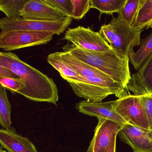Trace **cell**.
<instances>
[{
  "label": "cell",
  "mask_w": 152,
  "mask_h": 152,
  "mask_svg": "<svg viewBox=\"0 0 152 152\" xmlns=\"http://www.w3.org/2000/svg\"><path fill=\"white\" fill-rule=\"evenodd\" d=\"M72 20V18L69 17H65L63 19L54 21L28 20L21 17L17 18L4 17L0 20V28L2 31H30L51 33L59 35L66 30Z\"/></svg>",
  "instance_id": "5"
},
{
  "label": "cell",
  "mask_w": 152,
  "mask_h": 152,
  "mask_svg": "<svg viewBox=\"0 0 152 152\" xmlns=\"http://www.w3.org/2000/svg\"><path fill=\"white\" fill-rule=\"evenodd\" d=\"M95 133L86 152H106L122 127L118 124L99 118Z\"/></svg>",
  "instance_id": "9"
},
{
  "label": "cell",
  "mask_w": 152,
  "mask_h": 152,
  "mask_svg": "<svg viewBox=\"0 0 152 152\" xmlns=\"http://www.w3.org/2000/svg\"><path fill=\"white\" fill-rule=\"evenodd\" d=\"M0 84L12 92L18 93L25 88L24 83L20 78H13L0 76Z\"/></svg>",
  "instance_id": "24"
},
{
  "label": "cell",
  "mask_w": 152,
  "mask_h": 152,
  "mask_svg": "<svg viewBox=\"0 0 152 152\" xmlns=\"http://www.w3.org/2000/svg\"><path fill=\"white\" fill-rule=\"evenodd\" d=\"M0 76L10 78H19L15 74L9 69L0 66Z\"/></svg>",
  "instance_id": "27"
},
{
  "label": "cell",
  "mask_w": 152,
  "mask_h": 152,
  "mask_svg": "<svg viewBox=\"0 0 152 152\" xmlns=\"http://www.w3.org/2000/svg\"><path fill=\"white\" fill-rule=\"evenodd\" d=\"M141 2L142 0H126L121 10L118 13L117 18L132 26Z\"/></svg>",
  "instance_id": "22"
},
{
  "label": "cell",
  "mask_w": 152,
  "mask_h": 152,
  "mask_svg": "<svg viewBox=\"0 0 152 152\" xmlns=\"http://www.w3.org/2000/svg\"><path fill=\"white\" fill-rule=\"evenodd\" d=\"M149 134H150V137H151V138L152 139V132L150 131H149Z\"/></svg>",
  "instance_id": "31"
},
{
  "label": "cell",
  "mask_w": 152,
  "mask_h": 152,
  "mask_svg": "<svg viewBox=\"0 0 152 152\" xmlns=\"http://www.w3.org/2000/svg\"><path fill=\"white\" fill-rule=\"evenodd\" d=\"M149 96H151V97H152V94H151V95H149Z\"/></svg>",
  "instance_id": "32"
},
{
  "label": "cell",
  "mask_w": 152,
  "mask_h": 152,
  "mask_svg": "<svg viewBox=\"0 0 152 152\" xmlns=\"http://www.w3.org/2000/svg\"><path fill=\"white\" fill-rule=\"evenodd\" d=\"M66 81L78 96L92 102H101L109 95L120 98L127 95L125 88L111 78L81 75L79 81Z\"/></svg>",
  "instance_id": "4"
},
{
  "label": "cell",
  "mask_w": 152,
  "mask_h": 152,
  "mask_svg": "<svg viewBox=\"0 0 152 152\" xmlns=\"http://www.w3.org/2000/svg\"><path fill=\"white\" fill-rule=\"evenodd\" d=\"M116 137H114L106 152H115Z\"/></svg>",
  "instance_id": "28"
},
{
  "label": "cell",
  "mask_w": 152,
  "mask_h": 152,
  "mask_svg": "<svg viewBox=\"0 0 152 152\" xmlns=\"http://www.w3.org/2000/svg\"><path fill=\"white\" fill-rule=\"evenodd\" d=\"M91 66L100 70L115 82L126 86L131 79L129 66V58H121L113 49L104 52L87 50L68 44L62 48Z\"/></svg>",
  "instance_id": "2"
},
{
  "label": "cell",
  "mask_w": 152,
  "mask_h": 152,
  "mask_svg": "<svg viewBox=\"0 0 152 152\" xmlns=\"http://www.w3.org/2000/svg\"><path fill=\"white\" fill-rule=\"evenodd\" d=\"M115 110L127 122L149 130L147 118L139 96L128 95L116 100Z\"/></svg>",
  "instance_id": "7"
},
{
  "label": "cell",
  "mask_w": 152,
  "mask_h": 152,
  "mask_svg": "<svg viewBox=\"0 0 152 152\" xmlns=\"http://www.w3.org/2000/svg\"><path fill=\"white\" fill-rule=\"evenodd\" d=\"M126 88L135 96L152 94V54L139 70L132 75L131 79L126 86Z\"/></svg>",
  "instance_id": "13"
},
{
  "label": "cell",
  "mask_w": 152,
  "mask_h": 152,
  "mask_svg": "<svg viewBox=\"0 0 152 152\" xmlns=\"http://www.w3.org/2000/svg\"><path fill=\"white\" fill-rule=\"evenodd\" d=\"M0 152H7L6 150H4V149H3V148H1V149H0Z\"/></svg>",
  "instance_id": "30"
},
{
  "label": "cell",
  "mask_w": 152,
  "mask_h": 152,
  "mask_svg": "<svg viewBox=\"0 0 152 152\" xmlns=\"http://www.w3.org/2000/svg\"><path fill=\"white\" fill-rule=\"evenodd\" d=\"M49 64L60 74L66 80L79 81L81 75L75 71L60 56L59 52L50 54L48 57Z\"/></svg>",
  "instance_id": "16"
},
{
  "label": "cell",
  "mask_w": 152,
  "mask_h": 152,
  "mask_svg": "<svg viewBox=\"0 0 152 152\" xmlns=\"http://www.w3.org/2000/svg\"><path fill=\"white\" fill-rule=\"evenodd\" d=\"M73 19L80 20L91 9V0H72Z\"/></svg>",
  "instance_id": "23"
},
{
  "label": "cell",
  "mask_w": 152,
  "mask_h": 152,
  "mask_svg": "<svg viewBox=\"0 0 152 152\" xmlns=\"http://www.w3.org/2000/svg\"><path fill=\"white\" fill-rule=\"evenodd\" d=\"M143 31L113 17L109 23L101 26L98 32L121 58L125 59L134 52V47L140 45Z\"/></svg>",
  "instance_id": "3"
},
{
  "label": "cell",
  "mask_w": 152,
  "mask_h": 152,
  "mask_svg": "<svg viewBox=\"0 0 152 152\" xmlns=\"http://www.w3.org/2000/svg\"><path fill=\"white\" fill-rule=\"evenodd\" d=\"M0 66L9 69L23 80L25 88L18 93L32 101L57 105L58 90L53 79L10 52H0Z\"/></svg>",
  "instance_id": "1"
},
{
  "label": "cell",
  "mask_w": 152,
  "mask_h": 152,
  "mask_svg": "<svg viewBox=\"0 0 152 152\" xmlns=\"http://www.w3.org/2000/svg\"><path fill=\"white\" fill-rule=\"evenodd\" d=\"M48 3L63 14L64 17L72 18L73 4L72 0H46Z\"/></svg>",
  "instance_id": "25"
},
{
  "label": "cell",
  "mask_w": 152,
  "mask_h": 152,
  "mask_svg": "<svg viewBox=\"0 0 152 152\" xmlns=\"http://www.w3.org/2000/svg\"><path fill=\"white\" fill-rule=\"evenodd\" d=\"M21 17L28 20L54 21L65 17L46 0H29L22 10Z\"/></svg>",
  "instance_id": "12"
},
{
  "label": "cell",
  "mask_w": 152,
  "mask_h": 152,
  "mask_svg": "<svg viewBox=\"0 0 152 152\" xmlns=\"http://www.w3.org/2000/svg\"><path fill=\"white\" fill-rule=\"evenodd\" d=\"M152 23V0H142L132 26L144 30Z\"/></svg>",
  "instance_id": "18"
},
{
  "label": "cell",
  "mask_w": 152,
  "mask_h": 152,
  "mask_svg": "<svg viewBox=\"0 0 152 152\" xmlns=\"http://www.w3.org/2000/svg\"><path fill=\"white\" fill-rule=\"evenodd\" d=\"M152 54V31L140 41V47L129 57V61L136 70H139Z\"/></svg>",
  "instance_id": "17"
},
{
  "label": "cell",
  "mask_w": 152,
  "mask_h": 152,
  "mask_svg": "<svg viewBox=\"0 0 152 152\" xmlns=\"http://www.w3.org/2000/svg\"><path fill=\"white\" fill-rule=\"evenodd\" d=\"M11 105L8 98L6 88L0 86V124L3 129L9 130L12 128Z\"/></svg>",
  "instance_id": "19"
},
{
  "label": "cell",
  "mask_w": 152,
  "mask_h": 152,
  "mask_svg": "<svg viewBox=\"0 0 152 152\" xmlns=\"http://www.w3.org/2000/svg\"><path fill=\"white\" fill-rule=\"evenodd\" d=\"M118 135L122 141L131 147L133 152H152V139L149 130L126 123Z\"/></svg>",
  "instance_id": "11"
},
{
  "label": "cell",
  "mask_w": 152,
  "mask_h": 152,
  "mask_svg": "<svg viewBox=\"0 0 152 152\" xmlns=\"http://www.w3.org/2000/svg\"><path fill=\"white\" fill-rule=\"evenodd\" d=\"M148 28H152V23H151L147 27L146 29H148Z\"/></svg>",
  "instance_id": "29"
},
{
  "label": "cell",
  "mask_w": 152,
  "mask_h": 152,
  "mask_svg": "<svg viewBox=\"0 0 152 152\" xmlns=\"http://www.w3.org/2000/svg\"><path fill=\"white\" fill-rule=\"evenodd\" d=\"M115 103L116 100L106 102L83 100L76 103L75 108L83 114L113 121L122 127L127 122L115 112Z\"/></svg>",
  "instance_id": "10"
},
{
  "label": "cell",
  "mask_w": 152,
  "mask_h": 152,
  "mask_svg": "<svg viewBox=\"0 0 152 152\" xmlns=\"http://www.w3.org/2000/svg\"><path fill=\"white\" fill-rule=\"evenodd\" d=\"M29 0H0V10L9 18L21 17V13Z\"/></svg>",
  "instance_id": "21"
},
{
  "label": "cell",
  "mask_w": 152,
  "mask_h": 152,
  "mask_svg": "<svg viewBox=\"0 0 152 152\" xmlns=\"http://www.w3.org/2000/svg\"><path fill=\"white\" fill-rule=\"evenodd\" d=\"M62 58L75 71L85 77L109 78L100 70L90 65L68 52H59Z\"/></svg>",
  "instance_id": "15"
},
{
  "label": "cell",
  "mask_w": 152,
  "mask_h": 152,
  "mask_svg": "<svg viewBox=\"0 0 152 152\" xmlns=\"http://www.w3.org/2000/svg\"><path fill=\"white\" fill-rule=\"evenodd\" d=\"M64 39L76 47L91 51L104 52L113 49L99 33L94 31L89 27L79 26L69 28Z\"/></svg>",
  "instance_id": "8"
},
{
  "label": "cell",
  "mask_w": 152,
  "mask_h": 152,
  "mask_svg": "<svg viewBox=\"0 0 152 152\" xmlns=\"http://www.w3.org/2000/svg\"><path fill=\"white\" fill-rule=\"evenodd\" d=\"M1 148L8 152H39L29 139L18 134L12 127L10 129L0 130Z\"/></svg>",
  "instance_id": "14"
},
{
  "label": "cell",
  "mask_w": 152,
  "mask_h": 152,
  "mask_svg": "<svg viewBox=\"0 0 152 152\" xmlns=\"http://www.w3.org/2000/svg\"><path fill=\"white\" fill-rule=\"evenodd\" d=\"M126 0H91V8L96 9L102 14L113 15L119 13Z\"/></svg>",
  "instance_id": "20"
},
{
  "label": "cell",
  "mask_w": 152,
  "mask_h": 152,
  "mask_svg": "<svg viewBox=\"0 0 152 152\" xmlns=\"http://www.w3.org/2000/svg\"><path fill=\"white\" fill-rule=\"evenodd\" d=\"M54 34L42 32L9 31L0 33V48L5 51L47 44L52 40Z\"/></svg>",
  "instance_id": "6"
},
{
  "label": "cell",
  "mask_w": 152,
  "mask_h": 152,
  "mask_svg": "<svg viewBox=\"0 0 152 152\" xmlns=\"http://www.w3.org/2000/svg\"><path fill=\"white\" fill-rule=\"evenodd\" d=\"M139 96L145 112L149 131L152 132V97L149 95Z\"/></svg>",
  "instance_id": "26"
}]
</instances>
